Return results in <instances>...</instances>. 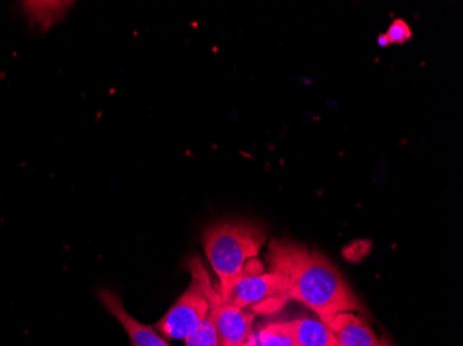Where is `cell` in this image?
<instances>
[{
  "label": "cell",
  "instance_id": "1",
  "mask_svg": "<svg viewBox=\"0 0 463 346\" xmlns=\"http://www.w3.org/2000/svg\"><path fill=\"white\" fill-rule=\"evenodd\" d=\"M269 272L282 278L294 299L325 320L339 313H364L363 304L329 259L303 244L273 238L268 246Z\"/></svg>",
  "mask_w": 463,
  "mask_h": 346
},
{
  "label": "cell",
  "instance_id": "2",
  "mask_svg": "<svg viewBox=\"0 0 463 346\" xmlns=\"http://www.w3.org/2000/svg\"><path fill=\"white\" fill-rule=\"evenodd\" d=\"M264 229L244 220H229L208 228L203 238L205 255L218 277L217 290L225 298L247 265L264 246Z\"/></svg>",
  "mask_w": 463,
  "mask_h": 346
},
{
  "label": "cell",
  "instance_id": "3",
  "mask_svg": "<svg viewBox=\"0 0 463 346\" xmlns=\"http://www.w3.org/2000/svg\"><path fill=\"white\" fill-rule=\"evenodd\" d=\"M187 267L202 281L210 304L208 319L214 326L220 346H259L252 330V322L256 314L249 309L233 305L221 295L220 291L213 285L212 278L200 257H192Z\"/></svg>",
  "mask_w": 463,
  "mask_h": 346
},
{
  "label": "cell",
  "instance_id": "4",
  "mask_svg": "<svg viewBox=\"0 0 463 346\" xmlns=\"http://www.w3.org/2000/svg\"><path fill=\"white\" fill-rule=\"evenodd\" d=\"M225 299L254 314L273 313L288 301L282 278L275 273L265 272L259 259L250 261Z\"/></svg>",
  "mask_w": 463,
  "mask_h": 346
},
{
  "label": "cell",
  "instance_id": "5",
  "mask_svg": "<svg viewBox=\"0 0 463 346\" xmlns=\"http://www.w3.org/2000/svg\"><path fill=\"white\" fill-rule=\"evenodd\" d=\"M210 313V304L202 281L192 273V283L179 296L175 305L157 323V329L166 340H186L191 337Z\"/></svg>",
  "mask_w": 463,
  "mask_h": 346
},
{
  "label": "cell",
  "instance_id": "6",
  "mask_svg": "<svg viewBox=\"0 0 463 346\" xmlns=\"http://www.w3.org/2000/svg\"><path fill=\"white\" fill-rule=\"evenodd\" d=\"M101 304L108 309L119 324L124 327L125 332L128 334L132 346H171L163 337L156 332L153 327L137 322L131 316L125 306L122 305L121 299L113 293V291L101 290L99 293Z\"/></svg>",
  "mask_w": 463,
  "mask_h": 346
},
{
  "label": "cell",
  "instance_id": "7",
  "mask_svg": "<svg viewBox=\"0 0 463 346\" xmlns=\"http://www.w3.org/2000/svg\"><path fill=\"white\" fill-rule=\"evenodd\" d=\"M322 322L335 332L342 346H383L360 314L339 313Z\"/></svg>",
  "mask_w": 463,
  "mask_h": 346
},
{
  "label": "cell",
  "instance_id": "8",
  "mask_svg": "<svg viewBox=\"0 0 463 346\" xmlns=\"http://www.w3.org/2000/svg\"><path fill=\"white\" fill-rule=\"evenodd\" d=\"M298 346H342L335 332L314 317H300L288 322Z\"/></svg>",
  "mask_w": 463,
  "mask_h": 346
},
{
  "label": "cell",
  "instance_id": "9",
  "mask_svg": "<svg viewBox=\"0 0 463 346\" xmlns=\"http://www.w3.org/2000/svg\"><path fill=\"white\" fill-rule=\"evenodd\" d=\"M259 346H298L288 322L269 323L260 330Z\"/></svg>",
  "mask_w": 463,
  "mask_h": 346
},
{
  "label": "cell",
  "instance_id": "10",
  "mask_svg": "<svg viewBox=\"0 0 463 346\" xmlns=\"http://www.w3.org/2000/svg\"><path fill=\"white\" fill-rule=\"evenodd\" d=\"M184 346H220L217 332L208 317L191 337L184 340Z\"/></svg>",
  "mask_w": 463,
  "mask_h": 346
},
{
  "label": "cell",
  "instance_id": "11",
  "mask_svg": "<svg viewBox=\"0 0 463 346\" xmlns=\"http://www.w3.org/2000/svg\"><path fill=\"white\" fill-rule=\"evenodd\" d=\"M384 35L389 39L390 45H402L412 38V31L404 20L398 18V20L392 21V24L390 25Z\"/></svg>",
  "mask_w": 463,
  "mask_h": 346
},
{
  "label": "cell",
  "instance_id": "12",
  "mask_svg": "<svg viewBox=\"0 0 463 346\" xmlns=\"http://www.w3.org/2000/svg\"><path fill=\"white\" fill-rule=\"evenodd\" d=\"M377 45L381 46V48H387V46H390L389 39H387V36L384 35V33L377 36Z\"/></svg>",
  "mask_w": 463,
  "mask_h": 346
}]
</instances>
